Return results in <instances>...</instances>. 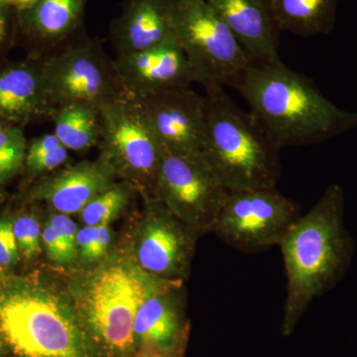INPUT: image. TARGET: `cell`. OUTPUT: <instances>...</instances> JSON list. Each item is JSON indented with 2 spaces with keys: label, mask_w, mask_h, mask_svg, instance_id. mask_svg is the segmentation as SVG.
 Returning <instances> with one entry per match:
<instances>
[{
  "label": "cell",
  "mask_w": 357,
  "mask_h": 357,
  "mask_svg": "<svg viewBox=\"0 0 357 357\" xmlns=\"http://www.w3.org/2000/svg\"><path fill=\"white\" fill-rule=\"evenodd\" d=\"M277 149L305 146L357 128V114L338 109L309 77L281 59L252 60L232 84Z\"/></svg>",
  "instance_id": "6da1fadb"
},
{
  "label": "cell",
  "mask_w": 357,
  "mask_h": 357,
  "mask_svg": "<svg viewBox=\"0 0 357 357\" xmlns=\"http://www.w3.org/2000/svg\"><path fill=\"white\" fill-rule=\"evenodd\" d=\"M344 192L332 185L279 244L287 278L284 328L290 331L312 301L337 278L349 255L342 225Z\"/></svg>",
  "instance_id": "7a4b0ae2"
},
{
  "label": "cell",
  "mask_w": 357,
  "mask_h": 357,
  "mask_svg": "<svg viewBox=\"0 0 357 357\" xmlns=\"http://www.w3.org/2000/svg\"><path fill=\"white\" fill-rule=\"evenodd\" d=\"M202 154L229 192L276 188L279 151L250 112L234 105L223 86L204 89Z\"/></svg>",
  "instance_id": "3957f363"
},
{
  "label": "cell",
  "mask_w": 357,
  "mask_h": 357,
  "mask_svg": "<svg viewBox=\"0 0 357 357\" xmlns=\"http://www.w3.org/2000/svg\"><path fill=\"white\" fill-rule=\"evenodd\" d=\"M0 332L24 357H88L70 312L46 291L22 289L0 296Z\"/></svg>",
  "instance_id": "277c9868"
},
{
  "label": "cell",
  "mask_w": 357,
  "mask_h": 357,
  "mask_svg": "<svg viewBox=\"0 0 357 357\" xmlns=\"http://www.w3.org/2000/svg\"><path fill=\"white\" fill-rule=\"evenodd\" d=\"M174 37L204 89L232 86L249 64L248 52L206 0H164Z\"/></svg>",
  "instance_id": "5b68a950"
},
{
  "label": "cell",
  "mask_w": 357,
  "mask_h": 357,
  "mask_svg": "<svg viewBox=\"0 0 357 357\" xmlns=\"http://www.w3.org/2000/svg\"><path fill=\"white\" fill-rule=\"evenodd\" d=\"M41 61L45 89L53 107L83 102L102 109L124 96L114 59L84 31Z\"/></svg>",
  "instance_id": "8992f818"
},
{
  "label": "cell",
  "mask_w": 357,
  "mask_h": 357,
  "mask_svg": "<svg viewBox=\"0 0 357 357\" xmlns=\"http://www.w3.org/2000/svg\"><path fill=\"white\" fill-rule=\"evenodd\" d=\"M100 157L117 177L154 198L163 148L137 103L121 96L100 109Z\"/></svg>",
  "instance_id": "52a82bcc"
},
{
  "label": "cell",
  "mask_w": 357,
  "mask_h": 357,
  "mask_svg": "<svg viewBox=\"0 0 357 357\" xmlns=\"http://www.w3.org/2000/svg\"><path fill=\"white\" fill-rule=\"evenodd\" d=\"M158 278H146L124 263H115L89 282L84 311L91 332L107 349L126 352L134 344V321Z\"/></svg>",
  "instance_id": "ba28073f"
},
{
  "label": "cell",
  "mask_w": 357,
  "mask_h": 357,
  "mask_svg": "<svg viewBox=\"0 0 357 357\" xmlns=\"http://www.w3.org/2000/svg\"><path fill=\"white\" fill-rule=\"evenodd\" d=\"M301 217L300 206L276 188L229 192L213 231L245 253L278 245Z\"/></svg>",
  "instance_id": "9c48e42d"
},
{
  "label": "cell",
  "mask_w": 357,
  "mask_h": 357,
  "mask_svg": "<svg viewBox=\"0 0 357 357\" xmlns=\"http://www.w3.org/2000/svg\"><path fill=\"white\" fill-rule=\"evenodd\" d=\"M227 194L202 152L173 154L163 150L154 198L198 234L213 231Z\"/></svg>",
  "instance_id": "30bf717a"
},
{
  "label": "cell",
  "mask_w": 357,
  "mask_h": 357,
  "mask_svg": "<svg viewBox=\"0 0 357 357\" xmlns=\"http://www.w3.org/2000/svg\"><path fill=\"white\" fill-rule=\"evenodd\" d=\"M147 215L137 243L140 266L155 278L181 281L187 276L199 234L158 199L148 198Z\"/></svg>",
  "instance_id": "8fae6325"
},
{
  "label": "cell",
  "mask_w": 357,
  "mask_h": 357,
  "mask_svg": "<svg viewBox=\"0 0 357 357\" xmlns=\"http://www.w3.org/2000/svg\"><path fill=\"white\" fill-rule=\"evenodd\" d=\"M144 115L164 151L202 152L206 100L192 88L173 89L132 100Z\"/></svg>",
  "instance_id": "7c38bea8"
},
{
  "label": "cell",
  "mask_w": 357,
  "mask_h": 357,
  "mask_svg": "<svg viewBox=\"0 0 357 357\" xmlns=\"http://www.w3.org/2000/svg\"><path fill=\"white\" fill-rule=\"evenodd\" d=\"M114 63L124 96L130 100L196 83L194 70L173 34L147 50L115 56Z\"/></svg>",
  "instance_id": "4fadbf2b"
},
{
  "label": "cell",
  "mask_w": 357,
  "mask_h": 357,
  "mask_svg": "<svg viewBox=\"0 0 357 357\" xmlns=\"http://www.w3.org/2000/svg\"><path fill=\"white\" fill-rule=\"evenodd\" d=\"M117 178L112 166L98 157L79 162L40 178L26 192L28 202H46L57 213H79L84 206L114 184Z\"/></svg>",
  "instance_id": "5bb4252c"
},
{
  "label": "cell",
  "mask_w": 357,
  "mask_h": 357,
  "mask_svg": "<svg viewBox=\"0 0 357 357\" xmlns=\"http://www.w3.org/2000/svg\"><path fill=\"white\" fill-rule=\"evenodd\" d=\"M89 0H40L30 10L16 13L18 37L29 55L44 57L84 31Z\"/></svg>",
  "instance_id": "9a60e30c"
},
{
  "label": "cell",
  "mask_w": 357,
  "mask_h": 357,
  "mask_svg": "<svg viewBox=\"0 0 357 357\" xmlns=\"http://www.w3.org/2000/svg\"><path fill=\"white\" fill-rule=\"evenodd\" d=\"M53 109L45 89L41 58L28 56L0 65V119L25 128L50 119Z\"/></svg>",
  "instance_id": "2e32d148"
},
{
  "label": "cell",
  "mask_w": 357,
  "mask_h": 357,
  "mask_svg": "<svg viewBox=\"0 0 357 357\" xmlns=\"http://www.w3.org/2000/svg\"><path fill=\"white\" fill-rule=\"evenodd\" d=\"M252 60L274 61L279 57L280 29L265 0H206Z\"/></svg>",
  "instance_id": "e0dca14e"
},
{
  "label": "cell",
  "mask_w": 357,
  "mask_h": 357,
  "mask_svg": "<svg viewBox=\"0 0 357 357\" xmlns=\"http://www.w3.org/2000/svg\"><path fill=\"white\" fill-rule=\"evenodd\" d=\"M164 0H128L112 20L109 38L116 56L157 46L172 36Z\"/></svg>",
  "instance_id": "ac0fdd59"
},
{
  "label": "cell",
  "mask_w": 357,
  "mask_h": 357,
  "mask_svg": "<svg viewBox=\"0 0 357 357\" xmlns=\"http://www.w3.org/2000/svg\"><path fill=\"white\" fill-rule=\"evenodd\" d=\"M183 328V298L180 281L159 279L136 314L135 338L174 349Z\"/></svg>",
  "instance_id": "d6986e66"
},
{
  "label": "cell",
  "mask_w": 357,
  "mask_h": 357,
  "mask_svg": "<svg viewBox=\"0 0 357 357\" xmlns=\"http://www.w3.org/2000/svg\"><path fill=\"white\" fill-rule=\"evenodd\" d=\"M280 31L300 37L328 34L335 21L337 0H265Z\"/></svg>",
  "instance_id": "ffe728a7"
},
{
  "label": "cell",
  "mask_w": 357,
  "mask_h": 357,
  "mask_svg": "<svg viewBox=\"0 0 357 357\" xmlns=\"http://www.w3.org/2000/svg\"><path fill=\"white\" fill-rule=\"evenodd\" d=\"M50 121L54 134L68 150L86 153L98 147L102 130L100 109L83 102L66 103L54 107Z\"/></svg>",
  "instance_id": "44dd1931"
},
{
  "label": "cell",
  "mask_w": 357,
  "mask_h": 357,
  "mask_svg": "<svg viewBox=\"0 0 357 357\" xmlns=\"http://www.w3.org/2000/svg\"><path fill=\"white\" fill-rule=\"evenodd\" d=\"M67 149L54 133H46L28 141L24 170L29 180L46 177L64 165L69 158Z\"/></svg>",
  "instance_id": "7402d4cb"
},
{
  "label": "cell",
  "mask_w": 357,
  "mask_h": 357,
  "mask_svg": "<svg viewBox=\"0 0 357 357\" xmlns=\"http://www.w3.org/2000/svg\"><path fill=\"white\" fill-rule=\"evenodd\" d=\"M133 191H137L135 185L126 181L114 182L79 211L82 220L86 225H107L126 210Z\"/></svg>",
  "instance_id": "603a6c76"
},
{
  "label": "cell",
  "mask_w": 357,
  "mask_h": 357,
  "mask_svg": "<svg viewBox=\"0 0 357 357\" xmlns=\"http://www.w3.org/2000/svg\"><path fill=\"white\" fill-rule=\"evenodd\" d=\"M27 145L24 126H13L0 132V185L24 169Z\"/></svg>",
  "instance_id": "cb8c5ba5"
},
{
  "label": "cell",
  "mask_w": 357,
  "mask_h": 357,
  "mask_svg": "<svg viewBox=\"0 0 357 357\" xmlns=\"http://www.w3.org/2000/svg\"><path fill=\"white\" fill-rule=\"evenodd\" d=\"M110 243L107 225H86L77 232V248L84 263L98 261L107 253Z\"/></svg>",
  "instance_id": "d4e9b609"
},
{
  "label": "cell",
  "mask_w": 357,
  "mask_h": 357,
  "mask_svg": "<svg viewBox=\"0 0 357 357\" xmlns=\"http://www.w3.org/2000/svg\"><path fill=\"white\" fill-rule=\"evenodd\" d=\"M14 236L18 249L28 259L36 257L41 251L40 241L42 239L41 229L36 218L33 215H21L13 223Z\"/></svg>",
  "instance_id": "484cf974"
},
{
  "label": "cell",
  "mask_w": 357,
  "mask_h": 357,
  "mask_svg": "<svg viewBox=\"0 0 357 357\" xmlns=\"http://www.w3.org/2000/svg\"><path fill=\"white\" fill-rule=\"evenodd\" d=\"M42 241L46 248L47 255L53 262L70 264L76 258L77 252L69 248L49 223L42 231Z\"/></svg>",
  "instance_id": "4316f807"
},
{
  "label": "cell",
  "mask_w": 357,
  "mask_h": 357,
  "mask_svg": "<svg viewBox=\"0 0 357 357\" xmlns=\"http://www.w3.org/2000/svg\"><path fill=\"white\" fill-rule=\"evenodd\" d=\"M18 37L15 11L0 6V62Z\"/></svg>",
  "instance_id": "83f0119b"
},
{
  "label": "cell",
  "mask_w": 357,
  "mask_h": 357,
  "mask_svg": "<svg viewBox=\"0 0 357 357\" xmlns=\"http://www.w3.org/2000/svg\"><path fill=\"white\" fill-rule=\"evenodd\" d=\"M18 245L13 231V223L0 218V266H9L17 260Z\"/></svg>",
  "instance_id": "f1b7e54d"
},
{
  "label": "cell",
  "mask_w": 357,
  "mask_h": 357,
  "mask_svg": "<svg viewBox=\"0 0 357 357\" xmlns=\"http://www.w3.org/2000/svg\"><path fill=\"white\" fill-rule=\"evenodd\" d=\"M49 225L53 227L56 234L64 241L69 248L77 252V229L76 223L72 218L65 213H58L57 215H52L49 220Z\"/></svg>",
  "instance_id": "f546056e"
},
{
  "label": "cell",
  "mask_w": 357,
  "mask_h": 357,
  "mask_svg": "<svg viewBox=\"0 0 357 357\" xmlns=\"http://www.w3.org/2000/svg\"><path fill=\"white\" fill-rule=\"evenodd\" d=\"M174 349H164L150 342H141L137 357H174Z\"/></svg>",
  "instance_id": "4dcf8cb0"
},
{
  "label": "cell",
  "mask_w": 357,
  "mask_h": 357,
  "mask_svg": "<svg viewBox=\"0 0 357 357\" xmlns=\"http://www.w3.org/2000/svg\"><path fill=\"white\" fill-rule=\"evenodd\" d=\"M40 0H0V6L13 9L16 13H26L36 6Z\"/></svg>",
  "instance_id": "1f68e13d"
},
{
  "label": "cell",
  "mask_w": 357,
  "mask_h": 357,
  "mask_svg": "<svg viewBox=\"0 0 357 357\" xmlns=\"http://www.w3.org/2000/svg\"><path fill=\"white\" fill-rule=\"evenodd\" d=\"M14 126V124L10 123V122L0 119V132H2V131L6 130V129L10 128V126Z\"/></svg>",
  "instance_id": "d6a6232c"
},
{
  "label": "cell",
  "mask_w": 357,
  "mask_h": 357,
  "mask_svg": "<svg viewBox=\"0 0 357 357\" xmlns=\"http://www.w3.org/2000/svg\"><path fill=\"white\" fill-rule=\"evenodd\" d=\"M4 354V342L3 338H2L1 332H0V356Z\"/></svg>",
  "instance_id": "836d02e7"
},
{
  "label": "cell",
  "mask_w": 357,
  "mask_h": 357,
  "mask_svg": "<svg viewBox=\"0 0 357 357\" xmlns=\"http://www.w3.org/2000/svg\"><path fill=\"white\" fill-rule=\"evenodd\" d=\"M4 196H6V192H4L3 189H2V185H0V202L4 199Z\"/></svg>",
  "instance_id": "e575fe53"
}]
</instances>
